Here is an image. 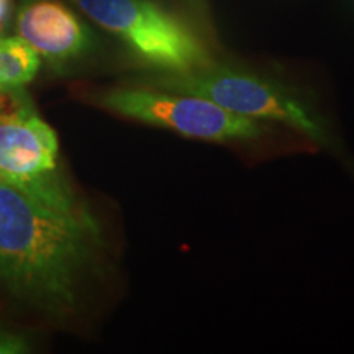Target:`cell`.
<instances>
[{
	"label": "cell",
	"instance_id": "1",
	"mask_svg": "<svg viewBox=\"0 0 354 354\" xmlns=\"http://www.w3.org/2000/svg\"><path fill=\"white\" fill-rule=\"evenodd\" d=\"M100 246V225L84 203H48L0 180V276L13 290L74 307Z\"/></svg>",
	"mask_w": 354,
	"mask_h": 354
},
{
	"label": "cell",
	"instance_id": "2",
	"mask_svg": "<svg viewBox=\"0 0 354 354\" xmlns=\"http://www.w3.org/2000/svg\"><path fill=\"white\" fill-rule=\"evenodd\" d=\"M154 86L177 94L203 97L228 112L254 120L281 122L320 146L331 143L328 127L320 115L279 84L256 74L212 63L184 73L165 71Z\"/></svg>",
	"mask_w": 354,
	"mask_h": 354
},
{
	"label": "cell",
	"instance_id": "3",
	"mask_svg": "<svg viewBox=\"0 0 354 354\" xmlns=\"http://www.w3.org/2000/svg\"><path fill=\"white\" fill-rule=\"evenodd\" d=\"M102 28L122 38L148 64L184 73L214 63L201 38L183 20L149 0H74Z\"/></svg>",
	"mask_w": 354,
	"mask_h": 354
},
{
	"label": "cell",
	"instance_id": "4",
	"mask_svg": "<svg viewBox=\"0 0 354 354\" xmlns=\"http://www.w3.org/2000/svg\"><path fill=\"white\" fill-rule=\"evenodd\" d=\"M57 138L53 128L35 113L30 102L0 91V180L38 201H77L56 174Z\"/></svg>",
	"mask_w": 354,
	"mask_h": 354
},
{
	"label": "cell",
	"instance_id": "5",
	"mask_svg": "<svg viewBox=\"0 0 354 354\" xmlns=\"http://www.w3.org/2000/svg\"><path fill=\"white\" fill-rule=\"evenodd\" d=\"M100 102L113 112L185 138L215 143L256 141L272 131L254 118L228 112L209 99L162 88H118L105 94Z\"/></svg>",
	"mask_w": 354,
	"mask_h": 354
},
{
	"label": "cell",
	"instance_id": "6",
	"mask_svg": "<svg viewBox=\"0 0 354 354\" xmlns=\"http://www.w3.org/2000/svg\"><path fill=\"white\" fill-rule=\"evenodd\" d=\"M20 38L53 63H68L92 48V35L81 20L55 0H38L20 12Z\"/></svg>",
	"mask_w": 354,
	"mask_h": 354
},
{
	"label": "cell",
	"instance_id": "7",
	"mask_svg": "<svg viewBox=\"0 0 354 354\" xmlns=\"http://www.w3.org/2000/svg\"><path fill=\"white\" fill-rule=\"evenodd\" d=\"M38 68V53L24 38H0V91L28 84Z\"/></svg>",
	"mask_w": 354,
	"mask_h": 354
},
{
	"label": "cell",
	"instance_id": "8",
	"mask_svg": "<svg viewBox=\"0 0 354 354\" xmlns=\"http://www.w3.org/2000/svg\"><path fill=\"white\" fill-rule=\"evenodd\" d=\"M25 351V343L13 335H0V354Z\"/></svg>",
	"mask_w": 354,
	"mask_h": 354
},
{
	"label": "cell",
	"instance_id": "9",
	"mask_svg": "<svg viewBox=\"0 0 354 354\" xmlns=\"http://www.w3.org/2000/svg\"><path fill=\"white\" fill-rule=\"evenodd\" d=\"M8 15H10V0H0V33L7 24Z\"/></svg>",
	"mask_w": 354,
	"mask_h": 354
}]
</instances>
